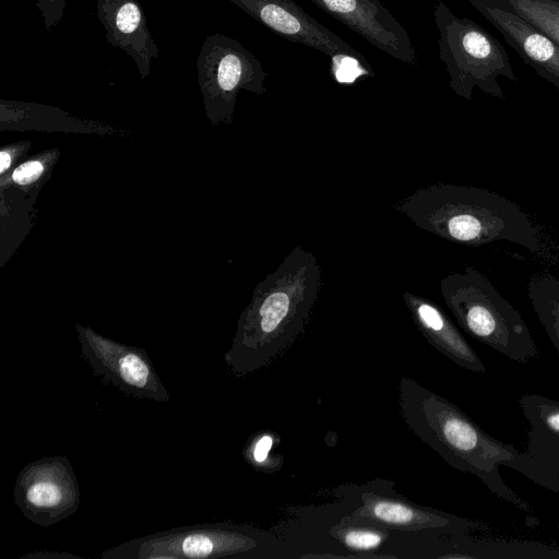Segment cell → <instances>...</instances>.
Returning <instances> with one entry per match:
<instances>
[{
    "label": "cell",
    "instance_id": "7",
    "mask_svg": "<svg viewBox=\"0 0 559 559\" xmlns=\"http://www.w3.org/2000/svg\"><path fill=\"white\" fill-rule=\"evenodd\" d=\"M259 542L247 532L226 524H195L162 531L105 550L104 559L222 558L252 551Z\"/></svg>",
    "mask_w": 559,
    "mask_h": 559
},
{
    "label": "cell",
    "instance_id": "10",
    "mask_svg": "<svg viewBox=\"0 0 559 559\" xmlns=\"http://www.w3.org/2000/svg\"><path fill=\"white\" fill-rule=\"evenodd\" d=\"M79 331L83 357L95 374L128 395L169 401L168 391L143 349L107 340L88 329Z\"/></svg>",
    "mask_w": 559,
    "mask_h": 559
},
{
    "label": "cell",
    "instance_id": "9",
    "mask_svg": "<svg viewBox=\"0 0 559 559\" xmlns=\"http://www.w3.org/2000/svg\"><path fill=\"white\" fill-rule=\"evenodd\" d=\"M14 500L33 523L47 527L71 516L80 489L67 456H47L27 464L17 475Z\"/></svg>",
    "mask_w": 559,
    "mask_h": 559
},
{
    "label": "cell",
    "instance_id": "20",
    "mask_svg": "<svg viewBox=\"0 0 559 559\" xmlns=\"http://www.w3.org/2000/svg\"><path fill=\"white\" fill-rule=\"evenodd\" d=\"M526 452L559 475V438L531 428Z\"/></svg>",
    "mask_w": 559,
    "mask_h": 559
},
{
    "label": "cell",
    "instance_id": "16",
    "mask_svg": "<svg viewBox=\"0 0 559 559\" xmlns=\"http://www.w3.org/2000/svg\"><path fill=\"white\" fill-rule=\"evenodd\" d=\"M527 296L540 324L559 354V280L550 274H534Z\"/></svg>",
    "mask_w": 559,
    "mask_h": 559
},
{
    "label": "cell",
    "instance_id": "12",
    "mask_svg": "<svg viewBox=\"0 0 559 559\" xmlns=\"http://www.w3.org/2000/svg\"><path fill=\"white\" fill-rule=\"evenodd\" d=\"M538 75L559 91V46L510 9L491 0H466Z\"/></svg>",
    "mask_w": 559,
    "mask_h": 559
},
{
    "label": "cell",
    "instance_id": "1",
    "mask_svg": "<svg viewBox=\"0 0 559 559\" xmlns=\"http://www.w3.org/2000/svg\"><path fill=\"white\" fill-rule=\"evenodd\" d=\"M401 407L407 425L450 465L479 478L498 498L531 511L503 480L499 468H512L528 480L559 492V475L526 451L487 433L450 401L419 384L403 379Z\"/></svg>",
    "mask_w": 559,
    "mask_h": 559
},
{
    "label": "cell",
    "instance_id": "24",
    "mask_svg": "<svg viewBox=\"0 0 559 559\" xmlns=\"http://www.w3.org/2000/svg\"><path fill=\"white\" fill-rule=\"evenodd\" d=\"M46 557H49V558H55V557H62V558H78L76 556L74 555H71V554H67V552H49V551H46V552H43V551H37V552H31V554H27L23 557H21L22 559L24 558H39V559H45Z\"/></svg>",
    "mask_w": 559,
    "mask_h": 559
},
{
    "label": "cell",
    "instance_id": "25",
    "mask_svg": "<svg viewBox=\"0 0 559 559\" xmlns=\"http://www.w3.org/2000/svg\"><path fill=\"white\" fill-rule=\"evenodd\" d=\"M11 157L7 152L0 154V171L3 173L10 166Z\"/></svg>",
    "mask_w": 559,
    "mask_h": 559
},
{
    "label": "cell",
    "instance_id": "19",
    "mask_svg": "<svg viewBox=\"0 0 559 559\" xmlns=\"http://www.w3.org/2000/svg\"><path fill=\"white\" fill-rule=\"evenodd\" d=\"M519 404L532 429L559 438V401L538 394H523Z\"/></svg>",
    "mask_w": 559,
    "mask_h": 559
},
{
    "label": "cell",
    "instance_id": "15",
    "mask_svg": "<svg viewBox=\"0 0 559 559\" xmlns=\"http://www.w3.org/2000/svg\"><path fill=\"white\" fill-rule=\"evenodd\" d=\"M403 298L416 326L430 345L464 369L486 372L480 357L433 301L411 292H404Z\"/></svg>",
    "mask_w": 559,
    "mask_h": 559
},
{
    "label": "cell",
    "instance_id": "14",
    "mask_svg": "<svg viewBox=\"0 0 559 559\" xmlns=\"http://www.w3.org/2000/svg\"><path fill=\"white\" fill-rule=\"evenodd\" d=\"M360 499L362 501L361 507L347 518L386 528L402 531L450 530L454 533L464 534L472 530L487 527L479 522L439 513L397 498L384 497L373 492H364Z\"/></svg>",
    "mask_w": 559,
    "mask_h": 559
},
{
    "label": "cell",
    "instance_id": "18",
    "mask_svg": "<svg viewBox=\"0 0 559 559\" xmlns=\"http://www.w3.org/2000/svg\"><path fill=\"white\" fill-rule=\"evenodd\" d=\"M510 9L559 46V0H491Z\"/></svg>",
    "mask_w": 559,
    "mask_h": 559
},
{
    "label": "cell",
    "instance_id": "2",
    "mask_svg": "<svg viewBox=\"0 0 559 559\" xmlns=\"http://www.w3.org/2000/svg\"><path fill=\"white\" fill-rule=\"evenodd\" d=\"M322 287L317 257L294 247L262 281L242 314L225 361L236 377L267 366L304 332Z\"/></svg>",
    "mask_w": 559,
    "mask_h": 559
},
{
    "label": "cell",
    "instance_id": "5",
    "mask_svg": "<svg viewBox=\"0 0 559 559\" xmlns=\"http://www.w3.org/2000/svg\"><path fill=\"white\" fill-rule=\"evenodd\" d=\"M433 17L451 90L467 102L475 88L503 99L498 79L516 82L518 76L502 44L475 21L457 16L442 0L436 2Z\"/></svg>",
    "mask_w": 559,
    "mask_h": 559
},
{
    "label": "cell",
    "instance_id": "6",
    "mask_svg": "<svg viewBox=\"0 0 559 559\" xmlns=\"http://www.w3.org/2000/svg\"><path fill=\"white\" fill-rule=\"evenodd\" d=\"M275 34L323 52L340 84L374 76L364 55L306 13L294 0H229Z\"/></svg>",
    "mask_w": 559,
    "mask_h": 559
},
{
    "label": "cell",
    "instance_id": "17",
    "mask_svg": "<svg viewBox=\"0 0 559 559\" xmlns=\"http://www.w3.org/2000/svg\"><path fill=\"white\" fill-rule=\"evenodd\" d=\"M330 534L352 551L361 552L370 558L388 557L368 554L376 551L384 544L390 535L386 527L373 523L350 520L345 516L338 524L331 527Z\"/></svg>",
    "mask_w": 559,
    "mask_h": 559
},
{
    "label": "cell",
    "instance_id": "21",
    "mask_svg": "<svg viewBox=\"0 0 559 559\" xmlns=\"http://www.w3.org/2000/svg\"><path fill=\"white\" fill-rule=\"evenodd\" d=\"M274 440V436L269 432H262L252 438L243 452L247 462L262 471L275 469L276 463L271 460V449Z\"/></svg>",
    "mask_w": 559,
    "mask_h": 559
},
{
    "label": "cell",
    "instance_id": "4",
    "mask_svg": "<svg viewBox=\"0 0 559 559\" xmlns=\"http://www.w3.org/2000/svg\"><path fill=\"white\" fill-rule=\"evenodd\" d=\"M443 300L461 328L507 358L525 364L538 349L519 311L476 267L451 272L439 283Z\"/></svg>",
    "mask_w": 559,
    "mask_h": 559
},
{
    "label": "cell",
    "instance_id": "23",
    "mask_svg": "<svg viewBox=\"0 0 559 559\" xmlns=\"http://www.w3.org/2000/svg\"><path fill=\"white\" fill-rule=\"evenodd\" d=\"M43 165L37 160H32L19 166L12 175L15 182L27 185L35 181L43 173Z\"/></svg>",
    "mask_w": 559,
    "mask_h": 559
},
{
    "label": "cell",
    "instance_id": "8",
    "mask_svg": "<svg viewBox=\"0 0 559 559\" xmlns=\"http://www.w3.org/2000/svg\"><path fill=\"white\" fill-rule=\"evenodd\" d=\"M197 71L206 104L225 117L231 115L240 90L257 95L266 92L267 74L261 61L224 34L206 36L197 58Z\"/></svg>",
    "mask_w": 559,
    "mask_h": 559
},
{
    "label": "cell",
    "instance_id": "11",
    "mask_svg": "<svg viewBox=\"0 0 559 559\" xmlns=\"http://www.w3.org/2000/svg\"><path fill=\"white\" fill-rule=\"evenodd\" d=\"M390 57L415 66L417 52L403 25L380 0H310Z\"/></svg>",
    "mask_w": 559,
    "mask_h": 559
},
{
    "label": "cell",
    "instance_id": "22",
    "mask_svg": "<svg viewBox=\"0 0 559 559\" xmlns=\"http://www.w3.org/2000/svg\"><path fill=\"white\" fill-rule=\"evenodd\" d=\"M36 5L46 29L50 32L63 17L66 0H36Z\"/></svg>",
    "mask_w": 559,
    "mask_h": 559
},
{
    "label": "cell",
    "instance_id": "13",
    "mask_svg": "<svg viewBox=\"0 0 559 559\" xmlns=\"http://www.w3.org/2000/svg\"><path fill=\"white\" fill-rule=\"evenodd\" d=\"M96 11L107 41L131 57L141 79H145L151 72L152 60L159 57V49L139 1L97 0Z\"/></svg>",
    "mask_w": 559,
    "mask_h": 559
},
{
    "label": "cell",
    "instance_id": "3",
    "mask_svg": "<svg viewBox=\"0 0 559 559\" xmlns=\"http://www.w3.org/2000/svg\"><path fill=\"white\" fill-rule=\"evenodd\" d=\"M416 227L464 246L509 241L532 253L542 249L539 229L508 198L488 189L452 183L418 188L394 205Z\"/></svg>",
    "mask_w": 559,
    "mask_h": 559
}]
</instances>
